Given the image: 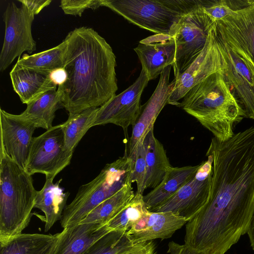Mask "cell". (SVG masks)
<instances>
[{"instance_id": "cell-1", "label": "cell", "mask_w": 254, "mask_h": 254, "mask_svg": "<svg viewBox=\"0 0 254 254\" xmlns=\"http://www.w3.org/2000/svg\"><path fill=\"white\" fill-rule=\"evenodd\" d=\"M213 174L207 202L186 224L185 244L199 254H225L247 233L254 213V127L206 152Z\"/></svg>"}, {"instance_id": "cell-2", "label": "cell", "mask_w": 254, "mask_h": 254, "mask_svg": "<svg viewBox=\"0 0 254 254\" xmlns=\"http://www.w3.org/2000/svg\"><path fill=\"white\" fill-rule=\"evenodd\" d=\"M65 39L64 68L67 79L59 85L64 108L73 115L100 107L118 90L116 57L112 48L90 27L76 28Z\"/></svg>"}, {"instance_id": "cell-3", "label": "cell", "mask_w": 254, "mask_h": 254, "mask_svg": "<svg viewBox=\"0 0 254 254\" xmlns=\"http://www.w3.org/2000/svg\"><path fill=\"white\" fill-rule=\"evenodd\" d=\"M182 100L179 106L221 141L231 138L234 134V125L245 117L221 72L211 74L193 86Z\"/></svg>"}, {"instance_id": "cell-4", "label": "cell", "mask_w": 254, "mask_h": 254, "mask_svg": "<svg viewBox=\"0 0 254 254\" xmlns=\"http://www.w3.org/2000/svg\"><path fill=\"white\" fill-rule=\"evenodd\" d=\"M32 176L0 147V245L21 234L30 221L37 193Z\"/></svg>"}, {"instance_id": "cell-5", "label": "cell", "mask_w": 254, "mask_h": 254, "mask_svg": "<svg viewBox=\"0 0 254 254\" xmlns=\"http://www.w3.org/2000/svg\"><path fill=\"white\" fill-rule=\"evenodd\" d=\"M134 164L132 159L126 154L107 164L95 178L81 186L74 198L64 210L60 219L63 229L79 224L100 203L131 184Z\"/></svg>"}, {"instance_id": "cell-6", "label": "cell", "mask_w": 254, "mask_h": 254, "mask_svg": "<svg viewBox=\"0 0 254 254\" xmlns=\"http://www.w3.org/2000/svg\"><path fill=\"white\" fill-rule=\"evenodd\" d=\"M189 0H103L128 21L155 34L170 35L187 10Z\"/></svg>"}, {"instance_id": "cell-7", "label": "cell", "mask_w": 254, "mask_h": 254, "mask_svg": "<svg viewBox=\"0 0 254 254\" xmlns=\"http://www.w3.org/2000/svg\"><path fill=\"white\" fill-rule=\"evenodd\" d=\"M214 24L199 0H195L172 28L170 35L175 39L176 48L172 65L175 78L183 73L201 52Z\"/></svg>"}, {"instance_id": "cell-8", "label": "cell", "mask_w": 254, "mask_h": 254, "mask_svg": "<svg viewBox=\"0 0 254 254\" xmlns=\"http://www.w3.org/2000/svg\"><path fill=\"white\" fill-rule=\"evenodd\" d=\"M73 152L65 147L61 124L34 137L25 170L31 175L45 174L53 178L70 163Z\"/></svg>"}, {"instance_id": "cell-9", "label": "cell", "mask_w": 254, "mask_h": 254, "mask_svg": "<svg viewBox=\"0 0 254 254\" xmlns=\"http://www.w3.org/2000/svg\"><path fill=\"white\" fill-rule=\"evenodd\" d=\"M207 160L200 163L196 173L176 193L158 207L154 212H171L191 220L208 201L213 174L212 158L206 153Z\"/></svg>"}, {"instance_id": "cell-10", "label": "cell", "mask_w": 254, "mask_h": 254, "mask_svg": "<svg viewBox=\"0 0 254 254\" xmlns=\"http://www.w3.org/2000/svg\"><path fill=\"white\" fill-rule=\"evenodd\" d=\"M35 15L26 7L9 3L3 14L5 33L0 54V71L5 70L24 52L31 54L36 50L32 34Z\"/></svg>"}, {"instance_id": "cell-11", "label": "cell", "mask_w": 254, "mask_h": 254, "mask_svg": "<svg viewBox=\"0 0 254 254\" xmlns=\"http://www.w3.org/2000/svg\"><path fill=\"white\" fill-rule=\"evenodd\" d=\"M225 66L215 22L201 52L183 73L175 78V86L168 104L179 106V101L193 86L214 73H223Z\"/></svg>"}, {"instance_id": "cell-12", "label": "cell", "mask_w": 254, "mask_h": 254, "mask_svg": "<svg viewBox=\"0 0 254 254\" xmlns=\"http://www.w3.org/2000/svg\"><path fill=\"white\" fill-rule=\"evenodd\" d=\"M149 81L147 72L142 68L132 84L99 107L92 127L113 124L127 131L129 126H133L141 114V96Z\"/></svg>"}, {"instance_id": "cell-13", "label": "cell", "mask_w": 254, "mask_h": 254, "mask_svg": "<svg viewBox=\"0 0 254 254\" xmlns=\"http://www.w3.org/2000/svg\"><path fill=\"white\" fill-rule=\"evenodd\" d=\"M219 38L254 67V3L215 22Z\"/></svg>"}, {"instance_id": "cell-14", "label": "cell", "mask_w": 254, "mask_h": 254, "mask_svg": "<svg viewBox=\"0 0 254 254\" xmlns=\"http://www.w3.org/2000/svg\"><path fill=\"white\" fill-rule=\"evenodd\" d=\"M218 38L225 62L223 73L245 117L254 119V67Z\"/></svg>"}, {"instance_id": "cell-15", "label": "cell", "mask_w": 254, "mask_h": 254, "mask_svg": "<svg viewBox=\"0 0 254 254\" xmlns=\"http://www.w3.org/2000/svg\"><path fill=\"white\" fill-rule=\"evenodd\" d=\"M0 146L20 166L26 168L33 134L37 127L34 123L20 115L0 109Z\"/></svg>"}, {"instance_id": "cell-16", "label": "cell", "mask_w": 254, "mask_h": 254, "mask_svg": "<svg viewBox=\"0 0 254 254\" xmlns=\"http://www.w3.org/2000/svg\"><path fill=\"white\" fill-rule=\"evenodd\" d=\"M172 65L165 67L160 74L158 85L145 105L143 110L133 126L128 142V156L135 161L138 144L143 142L150 130L153 128L155 122L166 104L175 86L176 80L169 82Z\"/></svg>"}, {"instance_id": "cell-17", "label": "cell", "mask_w": 254, "mask_h": 254, "mask_svg": "<svg viewBox=\"0 0 254 254\" xmlns=\"http://www.w3.org/2000/svg\"><path fill=\"white\" fill-rule=\"evenodd\" d=\"M176 50L174 37L163 34H155L142 39L134 49L149 80L155 79L168 65H173Z\"/></svg>"}, {"instance_id": "cell-18", "label": "cell", "mask_w": 254, "mask_h": 254, "mask_svg": "<svg viewBox=\"0 0 254 254\" xmlns=\"http://www.w3.org/2000/svg\"><path fill=\"white\" fill-rule=\"evenodd\" d=\"M187 221L171 212L147 210L134 223L127 234L132 244L171 237L187 223Z\"/></svg>"}, {"instance_id": "cell-19", "label": "cell", "mask_w": 254, "mask_h": 254, "mask_svg": "<svg viewBox=\"0 0 254 254\" xmlns=\"http://www.w3.org/2000/svg\"><path fill=\"white\" fill-rule=\"evenodd\" d=\"M106 225L80 223L63 229L47 254H82L90 246L109 233Z\"/></svg>"}, {"instance_id": "cell-20", "label": "cell", "mask_w": 254, "mask_h": 254, "mask_svg": "<svg viewBox=\"0 0 254 254\" xmlns=\"http://www.w3.org/2000/svg\"><path fill=\"white\" fill-rule=\"evenodd\" d=\"M14 91L23 104L27 105L43 93L57 90L50 72L21 66L17 63L10 73Z\"/></svg>"}, {"instance_id": "cell-21", "label": "cell", "mask_w": 254, "mask_h": 254, "mask_svg": "<svg viewBox=\"0 0 254 254\" xmlns=\"http://www.w3.org/2000/svg\"><path fill=\"white\" fill-rule=\"evenodd\" d=\"M54 178L46 177L42 189L37 191L34 208L43 211L45 214V232H48L59 219H61L69 193L65 192L60 186L62 179L56 183Z\"/></svg>"}, {"instance_id": "cell-22", "label": "cell", "mask_w": 254, "mask_h": 254, "mask_svg": "<svg viewBox=\"0 0 254 254\" xmlns=\"http://www.w3.org/2000/svg\"><path fill=\"white\" fill-rule=\"evenodd\" d=\"M200 164L195 166L173 167L166 174L161 183L143 196L145 205L151 210L176 193L196 173Z\"/></svg>"}, {"instance_id": "cell-23", "label": "cell", "mask_w": 254, "mask_h": 254, "mask_svg": "<svg viewBox=\"0 0 254 254\" xmlns=\"http://www.w3.org/2000/svg\"><path fill=\"white\" fill-rule=\"evenodd\" d=\"M64 108L61 88L49 90L27 105L20 115L34 124L37 128L46 130L53 127L56 112Z\"/></svg>"}, {"instance_id": "cell-24", "label": "cell", "mask_w": 254, "mask_h": 254, "mask_svg": "<svg viewBox=\"0 0 254 254\" xmlns=\"http://www.w3.org/2000/svg\"><path fill=\"white\" fill-rule=\"evenodd\" d=\"M143 143L147 169L145 187V189H154L161 183L172 166L163 145L155 137L153 128L146 135Z\"/></svg>"}, {"instance_id": "cell-25", "label": "cell", "mask_w": 254, "mask_h": 254, "mask_svg": "<svg viewBox=\"0 0 254 254\" xmlns=\"http://www.w3.org/2000/svg\"><path fill=\"white\" fill-rule=\"evenodd\" d=\"M57 236L21 233L0 245V254H47Z\"/></svg>"}, {"instance_id": "cell-26", "label": "cell", "mask_w": 254, "mask_h": 254, "mask_svg": "<svg viewBox=\"0 0 254 254\" xmlns=\"http://www.w3.org/2000/svg\"><path fill=\"white\" fill-rule=\"evenodd\" d=\"M134 195L131 184L124 186L94 208L80 223L106 225L132 199Z\"/></svg>"}, {"instance_id": "cell-27", "label": "cell", "mask_w": 254, "mask_h": 254, "mask_svg": "<svg viewBox=\"0 0 254 254\" xmlns=\"http://www.w3.org/2000/svg\"><path fill=\"white\" fill-rule=\"evenodd\" d=\"M98 109L99 108H90L75 114L68 115L67 120L61 124L67 150L74 152L81 138L92 127Z\"/></svg>"}, {"instance_id": "cell-28", "label": "cell", "mask_w": 254, "mask_h": 254, "mask_svg": "<svg viewBox=\"0 0 254 254\" xmlns=\"http://www.w3.org/2000/svg\"><path fill=\"white\" fill-rule=\"evenodd\" d=\"M66 46L64 38L59 45L49 50L32 55L24 54L22 58H18L16 63L24 67L51 72L64 67Z\"/></svg>"}, {"instance_id": "cell-29", "label": "cell", "mask_w": 254, "mask_h": 254, "mask_svg": "<svg viewBox=\"0 0 254 254\" xmlns=\"http://www.w3.org/2000/svg\"><path fill=\"white\" fill-rule=\"evenodd\" d=\"M147 210L143 194L136 191L132 199L105 225L109 232H127Z\"/></svg>"}, {"instance_id": "cell-30", "label": "cell", "mask_w": 254, "mask_h": 254, "mask_svg": "<svg viewBox=\"0 0 254 254\" xmlns=\"http://www.w3.org/2000/svg\"><path fill=\"white\" fill-rule=\"evenodd\" d=\"M132 244L127 232L111 231L96 241L82 254H117Z\"/></svg>"}, {"instance_id": "cell-31", "label": "cell", "mask_w": 254, "mask_h": 254, "mask_svg": "<svg viewBox=\"0 0 254 254\" xmlns=\"http://www.w3.org/2000/svg\"><path fill=\"white\" fill-rule=\"evenodd\" d=\"M200 1L205 12L215 22L245 5L244 0H200Z\"/></svg>"}, {"instance_id": "cell-32", "label": "cell", "mask_w": 254, "mask_h": 254, "mask_svg": "<svg viewBox=\"0 0 254 254\" xmlns=\"http://www.w3.org/2000/svg\"><path fill=\"white\" fill-rule=\"evenodd\" d=\"M146 151L143 141L140 142L137 148L136 154L132 173L131 182H135L137 192L143 194L145 190V184L146 176Z\"/></svg>"}, {"instance_id": "cell-33", "label": "cell", "mask_w": 254, "mask_h": 254, "mask_svg": "<svg viewBox=\"0 0 254 254\" xmlns=\"http://www.w3.org/2000/svg\"><path fill=\"white\" fill-rule=\"evenodd\" d=\"M60 6L66 14L81 16L87 9L103 6V0H62Z\"/></svg>"}, {"instance_id": "cell-34", "label": "cell", "mask_w": 254, "mask_h": 254, "mask_svg": "<svg viewBox=\"0 0 254 254\" xmlns=\"http://www.w3.org/2000/svg\"><path fill=\"white\" fill-rule=\"evenodd\" d=\"M117 254H156V247L153 240L132 244Z\"/></svg>"}, {"instance_id": "cell-35", "label": "cell", "mask_w": 254, "mask_h": 254, "mask_svg": "<svg viewBox=\"0 0 254 254\" xmlns=\"http://www.w3.org/2000/svg\"><path fill=\"white\" fill-rule=\"evenodd\" d=\"M34 15L38 14L44 7L49 5L51 0H18Z\"/></svg>"}, {"instance_id": "cell-36", "label": "cell", "mask_w": 254, "mask_h": 254, "mask_svg": "<svg viewBox=\"0 0 254 254\" xmlns=\"http://www.w3.org/2000/svg\"><path fill=\"white\" fill-rule=\"evenodd\" d=\"M167 253L169 254H199L191 251L185 244H179L174 241L169 243Z\"/></svg>"}, {"instance_id": "cell-37", "label": "cell", "mask_w": 254, "mask_h": 254, "mask_svg": "<svg viewBox=\"0 0 254 254\" xmlns=\"http://www.w3.org/2000/svg\"><path fill=\"white\" fill-rule=\"evenodd\" d=\"M50 77L52 81L57 85H63L67 79V73L65 69L60 68L50 72Z\"/></svg>"}, {"instance_id": "cell-38", "label": "cell", "mask_w": 254, "mask_h": 254, "mask_svg": "<svg viewBox=\"0 0 254 254\" xmlns=\"http://www.w3.org/2000/svg\"><path fill=\"white\" fill-rule=\"evenodd\" d=\"M247 233L248 234L251 245L254 251V213L251 219Z\"/></svg>"}]
</instances>
